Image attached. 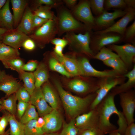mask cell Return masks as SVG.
<instances>
[{
	"mask_svg": "<svg viewBox=\"0 0 135 135\" xmlns=\"http://www.w3.org/2000/svg\"><path fill=\"white\" fill-rule=\"evenodd\" d=\"M115 96L109 92L95 108L99 117L98 128L105 134L117 130L124 135L128 125L122 112L116 106Z\"/></svg>",
	"mask_w": 135,
	"mask_h": 135,
	"instance_id": "1",
	"label": "cell"
},
{
	"mask_svg": "<svg viewBox=\"0 0 135 135\" xmlns=\"http://www.w3.org/2000/svg\"><path fill=\"white\" fill-rule=\"evenodd\" d=\"M54 84L65 111L72 119L90 110L91 104L96 97V92L83 97L73 95L66 91L56 80Z\"/></svg>",
	"mask_w": 135,
	"mask_h": 135,
	"instance_id": "2",
	"label": "cell"
},
{
	"mask_svg": "<svg viewBox=\"0 0 135 135\" xmlns=\"http://www.w3.org/2000/svg\"><path fill=\"white\" fill-rule=\"evenodd\" d=\"M56 9L57 35L58 36L68 32L81 33L87 31L84 24L77 20L72 14L70 10L63 4Z\"/></svg>",
	"mask_w": 135,
	"mask_h": 135,
	"instance_id": "3",
	"label": "cell"
},
{
	"mask_svg": "<svg viewBox=\"0 0 135 135\" xmlns=\"http://www.w3.org/2000/svg\"><path fill=\"white\" fill-rule=\"evenodd\" d=\"M57 33L56 19L49 20L28 36L34 41L36 46L42 48L46 44L50 42Z\"/></svg>",
	"mask_w": 135,
	"mask_h": 135,
	"instance_id": "4",
	"label": "cell"
},
{
	"mask_svg": "<svg viewBox=\"0 0 135 135\" xmlns=\"http://www.w3.org/2000/svg\"><path fill=\"white\" fill-rule=\"evenodd\" d=\"M91 32L86 31L84 34H78L74 32H68L64 37L67 40L68 44L73 49L91 58L94 54L90 47Z\"/></svg>",
	"mask_w": 135,
	"mask_h": 135,
	"instance_id": "5",
	"label": "cell"
},
{
	"mask_svg": "<svg viewBox=\"0 0 135 135\" xmlns=\"http://www.w3.org/2000/svg\"><path fill=\"white\" fill-rule=\"evenodd\" d=\"M126 79L123 75L98 78L99 88L96 91V96L91 105L90 110L95 109L112 88L124 83Z\"/></svg>",
	"mask_w": 135,
	"mask_h": 135,
	"instance_id": "6",
	"label": "cell"
},
{
	"mask_svg": "<svg viewBox=\"0 0 135 135\" xmlns=\"http://www.w3.org/2000/svg\"><path fill=\"white\" fill-rule=\"evenodd\" d=\"M74 17L82 22L87 31L91 32L95 28V18L91 11L89 0H82L72 9L70 10Z\"/></svg>",
	"mask_w": 135,
	"mask_h": 135,
	"instance_id": "7",
	"label": "cell"
},
{
	"mask_svg": "<svg viewBox=\"0 0 135 135\" xmlns=\"http://www.w3.org/2000/svg\"><path fill=\"white\" fill-rule=\"evenodd\" d=\"M94 34H91L90 47L94 55L102 48L119 42L122 39V36L114 33Z\"/></svg>",
	"mask_w": 135,
	"mask_h": 135,
	"instance_id": "8",
	"label": "cell"
},
{
	"mask_svg": "<svg viewBox=\"0 0 135 135\" xmlns=\"http://www.w3.org/2000/svg\"><path fill=\"white\" fill-rule=\"evenodd\" d=\"M120 103L122 112L128 125L134 123V114L135 109V91L132 89L120 94Z\"/></svg>",
	"mask_w": 135,
	"mask_h": 135,
	"instance_id": "9",
	"label": "cell"
},
{
	"mask_svg": "<svg viewBox=\"0 0 135 135\" xmlns=\"http://www.w3.org/2000/svg\"><path fill=\"white\" fill-rule=\"evenodd\" d=\"M107 46L116 52L129 70L132 69L135 62V46L134 44H127L119 45L114 44Z\"/></svg>",
	"mask_w": 135,
	"mask_h": 135,
	"instance_id": "10",
	"label": "cell"
},
{
	"mask_svg": "<svg viewBox=\"0 0 135 135\" xmlns=\"http://www.w3.org/2000/svg\"><path fill=\"white\" fill-rule=\"evenodd\" d=\"M78 60L82 76L100 78L123 76L112 69L102 71L98 70L92 66L88 60L85 57H82Z\"/></svg>",
	"mask_w": 135,
	"mask_h": 135,
	"instance_id": "11",
	"label": "cell"
},
{
	"mask_svg": "<svg viewBox=\"0 0 135 135\" xmlns=\"http://www.w3.org/2000/svg\"><path fill=\"white\" fill-rule=\"evenodd\" d=\"M126 9V14L120 19L109 27L104 30L96 31L94 34H102L111 32L123 36L128 25L134 20L135 16L134 8H127Z\"/></svg>",
	"mask_w": 135,
	"mask_h": 135,
	"instance_id": "12",
	"label": "cell"
},
{
	"mask_svg": "<svg viewBox=\"0 0 135 135\" xmlns=\"http://www.w3.org/2000/svg\"><path fill=\"white\" fill-rule=\"evenodd\" d=\"M74 119L75 125L79 130L98 128L99 117L96 109L80 115Z\"/></svg>",
	"mask_w": 135,
	"mask_h": 135,
	"instance_id": "13",
	"label": "cell"
},
{
	"mask_svg": "<svg viewBox=\"0 0 135 135\" xmlns=\"http://www.w3.org/2000/svg\"><path fill=\"white\" fill-rule=\"evenodd\" d=\"M68 86L75 92L84 95L94 92L99 88L98 78H96L90 82L80 78L74 79L68 83Z\"/></svg>",
	"mask_w": 135,
	"mask_h": 135,
	"instance_id": "14",
	"label": "cell"
},
{
	"mask_svg": "<svg viewBox=\"0 0 135 135\" xmlns=\"http://www.w3.org/2000/svg\"><path fill=\"white\" fill-rule=\"evenodd\" d=\"M43 117L44 124L42 129L44 134L56 133L62 128L63 118L58 110H53Z\"/></svg>",
	"mask_w": 135,
	"mask_h": 135,
	"instance_id": "15",
	"label": "cell"
},
{
	"mask_svg": "<svg viewBox=\"0 0 135 135\" xmlns=\"http://www.w3.org/2000/svg\"><path fill=\"white\" fill-rule=\"evenodd\" d=\"M126 12V9L124 10L116 9L111 12L104 10L101 14L95 18V28L102 29V30L109 27L115 22L116 19L122 17Z\"/></svg>",
	"mask_w": 135,
	"mask_h": 135,
	"instance_id": "16",
	"label": "cell"
},
{
	"mask_svg": "<svg viewBox=\"0 0 135 135\" xmlns=\"http://www.w3.org/2000/svg\"><path fill=\"white\" fill-rule=\"evenodd\" d=\"M30 103L36 108L38 115L43 117L53 110L48 104L43 96L41 88H35L30 96Z\"/></svg>",
	"mask_w": 135,
	"mask_h": 135,
	"instance_id": "17",
	"label": "cell"
},
{
	"mask_svg": "<svg viewBox=\"0 0 135 135\" xmlns=\"http://www.w3.org/2000/svg\"><path fill=\"white\" fill-rule=\"evenodd\" d=\"M21 86L16 78L6 74L4 70L0 72V90L6 94V97L15 93Z\"/></svg>",
	"mask_w": 135,
	"mask_h": 135,
	"instance_id": "18",
	"label": "cell"
},
{
	"mask_svg": "<svg viewBox=\"0 0 135 135\" xmlns=\"http://www.w3.org/2000/svg\"><path fill=\"white\" fill-rule=\"evenodd\" d=\"M29 38L28 35L15 28L8 30L4 34L2 41L7 45L18 49Z\"/></svg>",
	"mask_w": 135,
	"mask_h": 135,
	"instance_id": "19",
	"label": "cell"
},
{
	"mask_svg": "<svg viewBox=\"0 0 135 135\" xmlns=\"http://www.w3.org/2000/svg\"><path fill=\"white\" fill-rule=\"evenodd\" d=\"M53 52L55 58L63 65L66 70L71 76H81L78 60L64 56H60L56 54L54 52Z\"/></svg>",
	"mask_w": 135,
	"mask_h": 135,
	"instance_id": "20",
	"label": "cell"
},
{
	"mask_svg": "<svg viewBox=\"0 0 135 135\" xmlns=\"http://www.w3.org/2000/svg\"><path fill=\"white\" fill-rule=\"evenodd\" d=\"M123 76L128 78L127 81L122 84L115 86L110 91V92L115 96L128 91L135 87V64L132 69Z\"/></svg>",
	"mask_w": 135,
	"mask_h": 135,
	"instance_id": "21",
	"label": "cell"
},
{
	"mask_svg": "<svg viewBox=\"0 0 135 135\" xmlns=\"http://www.w3.org/2000/svg\"><path fill=\"white\" fill-rule=\"evenodd\" d=\"M10 0H7L0 11V28L8 30L14 29L13 15L10 8Z\"/></svg>",
	"mask_w": 135,
	"mask_h": 135,
	"instance_id": "22",
	"label": "cell"
},
{
	"mask_svg": "<svg viewBox=\"0 0 135 135\" xmlns=\"http://www.w3.org/2000/svg\"><path fill=\"white\" fill-rule=\"evenodd\" d=\"M13 12L14 27L17 28L27 6L28 1L26 0H11Z\"/></svg>",
	"mask_w": 135,
	"mask_h": 135,
	"instance_id": "23",
	"label": "cell"
},
{
	"mask_svg": "<svg viewBox=\"0 0 135 135\" xmlns=\"http://www.w3.org/2000/svg\"><path fill=\"white\" fill-rule=\"evenodd\" d=\"M41 88L43 96L47 103L53 110H58L59 106V100L52 86L49 83H46Z\"/></svg>",
	"mask_w": 135,
	"mask_h": 135,
	"instance_id": "24",
	"label": "cell"
},
{
	"mask_svg": "<svg viewBox=\"0 0 135 135\" xmlns=\"http://www.w3.org/2000/svg\"><path fill=\"white\" fill-rule=\"evenodd\" d=\"M30 8L26 7L20 22L16 28L28 35L32 31V20L34 14Z\"/></svg>",
	"mask_w": 135,
	"mask_h": 135,
	"instance_id": "25",
	"label": "cell"
},
{
	"mask_svg": "<svg viewBox=\"0 0 135 135\" xmlns=\"http://www.w3.org/2000/svg\"><path fill=\"white\" fill-rule=\"evenodd\" d=\"M33 73L35 79V86L36 88H40L41 86L48 80V71L44 63H41L38 65Z\"/></svg>",
	"mask_w": 135,
	"mask_h": 135,
	"instance_id": "26",
	"label": "cell"
},
{
	"mask_svg": "<svg viewBox=\"0 0 135 135\" xmlns=\"http://www.w3.org/2000/svg\"><path fill=\"white\" fill-rule=\"evenodd\" d=\"M103 63L105 65L112 68L121 75H124L129 71L125 64L119 57L110 58Z\"/></svg>",
	"mask_w": 135,
	"mask_h": 135,
	"instance_id": "27",
	"label": "cell"
},
{
	"mask_svg": "<svg viewBox=\"0 0 135 135\" xmlns=\"http://www.w3.org/2000/svg\"><path fill=\"white\" fill-rule=\"evenodd\" d=\"M19 77L24 82L23 86L31 96L36 87L35 79L33 72L21 70L18 72Z\"/></svg>",
	"mask_w": 135,
	"mask_h": 135,
	"instance_id": "28",
	"label": "cell"
},
{
	"mask_svg": "<svg viewBox=\"0 0 135 135\" xmlns=\"http://www.w3.org/2000/svg\"><path fill=\"white\" fill-rule=\"evenodd\" d=\"M20 58V53L18 49L2 42L0 45V60L1 61Z\"/></svg>",
	"mask_w": 135,
	"mask_h": 135,
	"instance_id": "29",
	"label": "cell"
},
{
	"mask_svg": "<svg viewBox=\"0 0 135 135\" xmlns=\"http://www.w3.org/2000/svg\"><path fill=\"white\" fill-rule=\"evenodd\" d=\"M0 100L2 110H7L10 114L15 116L17 112V100L15 93L10 95L6 99L2 98Z\"/></svg>",
	"mask_w": 135,
	"mask_h": 135,
	"instance_id": "30",
	"label": "cell"
},
{
	"mask_svg": "<svg viewBox=\"0 0 135 135\" xmlns=\"http://www.w3.org/2000/svg\"><path fill=\"white\" fill-rule=\"evenodd\" d=\"M9 123V135H25L24 124L17 120L15 116L10 114Z\"/></svg>",
	"mask_w": 135,
	"mask_h": 135,
	"instance_id": "31",
	"label": "cell"
},
{
	"mask_svg": "<svg viewBox=\"0 0 135 135\" xmlns=\"http://www.w3.org/2000/svg\"><path fill=\"white\" fill-rule=\"evenodd\" d=\"M52 8L46 5L41 6L33 12V14L40 17L48 20H55L56 16L52 10Z\"/></svg>",
	"mask_w": 135,
	"mask_h": 135,
	"instance_id": "32",
	"label": "cell"
},
{
	"mask_svg": "<svg viewBox=\"0 0 135 135\" xmlns=\"http://www.w3.org/2000/svg\"><path fill=\"white\" fill-rule=\"evenodd\" d=\"M50 53L51 57L49 60V64L50 68L68 78H70L71 75L67 71L63 65L55 58L53 52Z\"/></svg>",
	"mask_w": 135,
	"mask_h": 135,
	"instance_id": "33",
	"label": "cell"
},
{
	"mask_svg": "<svg viewBox=\"0 0 135 135\" xmlns=\"http://www.w3.org/2000/svg\"><path fill=\"white\" fill-rule=\"evenodd\" d=\"M63 4L62 0H35L32 2L30 8L33 11L41 6L46 5L56 9Z\"/></svg>",
	"mask_w": 135,
	"mask_h": 135,
	"instance_id": "34",
	"label": "cell"
},
{
	"mask_svg": "<svg viewBox=\"0 0 135 135\" xmlns=\"http://www.w3.org/2000/svg\"><path fill=\"white\" fill-rule=\"evenodd\" d=\"M28 102L29 104L27 109L20 119V122L24 124L32 120H37L39 117L35 107Z\"/></svg>",
	"mask_w": 135,
	"mask_h": 135,
	"instance_id": "35",
	"label": "cell"
},
{
	"mask_svg": "<svg viewBox=\"0 0 135 135\" xmlns=\"http://www.w3.org/2000/svg\"><path fill=\"white\" fill-rule=\"evenodd\" d=\"M37 120H32L25 125V135H43L42 128L39 127L36 124Z\"/></svg>",
	"mask_w": 135,
	"mask_h": 135,
	"instance_id": "36",
	"label": "cell"
},
{
	"mask_svg": "<svg viewBox=\"0 0 135 135\" xmlns=\"http://www.w3.org/2000/svg\"><path fill=\"white\" fill-rule=\"evenodd\" d=\"M119 57L118 55L109 48L104 47L102 48L97 54L93 55L91 58L102 61H105L110 58Z\"/></svg>",
	"mask_w": 135,
	"mask_h": 135,
	"instance_id": "37",
	"label": "cell"
},
{
	"mask_svg": "<svg viewBox=\"0 0 135 135\" xmlns=\"http://www.w3.org/2000/svg\"><path fill=\"white\" fill-rule=\"evenodd\" d=\"M62 128L58 135H78L79 130L75 125L74 118L72 119L68 123L63 122Z\"/></svg>",
	"mask_w": 135,
	"mask_h": 135,
	"instance_id": "38",
	"label": "cell"
},
{
	"mask_svg": "<svg viewBox=\"0 0 135 135\" xmlns=\"http://www.w3.org/2000/svg\"><path fill=\"white\" fill-rule=\"evenodd\" d=\"M4 67L15 70L18 72L24 64L23 60L20 58L12 59L1 61Z\"/></svg>",
	"mask_w": 135,
	"mask_h": 135,
	"instance_id": "39",
	"label": "cell"
},
{
	"mask_svg": "<svg viewBox=\"0 0 135 135\" xmlns=\"http://www.w3.org/2000/svg\"><path fill=\"white\" fill-rule=\"evenodd\" d=\"M90 9L92 12L96 16L101 14L104 10V0H90Z\"/></svg>",
	"mask_w": 135,
	"mask_h": 135,
	"instance_id": "40",
	"label": "cell"
},
{
	"mask_svg": "<svg viewBox=\"0 0 135 135\" xmlns=\"http://www.w3.org/2000/svg\"><path fill=\"white\" fill-rule=\"evenodd\" d=\"M104 7L107 9L112 8L120 9L127 8L124 0H105Z\"/></svg>",
	"mask_w": 135,
	"mask_h": 135,
	"instance_id": "41",
	"label": "cell"
},
{
	"mask_svg": "<svg viewBox=\"0 0 135 135\" xmlns=\"http://www.w3.org/2000/svg\"><path fill=\"white\" fill-rule=\"evenodd\" d=\"M15 94L18 101L29 102L30 95L24 86L20 87Z\"/></svg>",
	"mask_w": 135,
	"mask_h": 135,
	"instance_id": "42",
	"label": "cell"
},
{
	"mask_svg": "<svg viewBox=\"0 0 135 135\" xmlns=\"http://www.w3.org/2000/svg\"><path fill=\"white\" fill-rule=\"evenodd\" d=\"M48 20L42 18L34 14L32 22V31L40 27Z\"/></svg>",
	"mask_w": 135,
	"mask_h": 135,
	"instance_id": "43",
	"label": "cell"
},
{
	"mask_svg": "<svg viewBox=\"0 0 135 135\" xmlns=\"http://www.w3.org/2000/svg\"><path fill=\"white\" fill-rule=\"evenodd\" d=\"M99 128H95L79 130L78 135H104Z\"/></svg>",
	"mask_w": 135,
	"mask_h": 135,
	"instance_id": "44",
	"label": "cell"
},
{
	"mask_svg": "<svg viewBox=\"0 0 135 135\" xmlns=\"http://www.w3.org/2000/svg\"><path fill=\"white\" fill-rule=\"evenodd\" d=\"M124 34L125 40L128 41L132 40L135 36V20L127 29H126Z\"/></svg>",
	"mask_w": 135,
	"mask_h": 135,
	"instance_id": "45",
	"label": "cell"
},
{
	"mask_svg": "<svg viewBox=\"0 0 135 135\" xmlns=\"http://www.w3.org/2000/svg\"><path fill=\"white\" fill-rule=\"evenodd\" d=\"M38 65L36 60H31L26 64H24L22 67L21 70L24 71L33 72L36 69Z\"/></svg>",
	"mask_w": 135,
	"mask_h": 135,
	"instance_id": "46",
	"label": "cell"
},
{
	"mask_svg": "<svg viewBox=\"0 0 135 135\" xmlns=\"http://www.w3.org/2000/svg\"><path fill=\"white\" fill-rule=\"evenodd\" d=\"M29 102L18 101L17 105L18 116L20 119L24 114L28 105Z\"/></svg>",
	"mask_w": 135,
	"mask_h": 135,
	"instance_id": "47",
	"label": "cell"
},
{
	"mask_svg": "<svg viewBox=\"0 0 135 135\" xmlns=\"http://www.w3.org/2000/svg\"><path fill=\"white\" fill-rule=\"evenodd\" d=\"M36 46L34 41L29 37L24 41L22 44V47L26 50L30 51L34 50Z\"/></svg>",
	"mask_w": 135,
	"mask_h": 135,
	"instance_id": "48",
	"label": "cell"
},
{
	"mask_svg": "<svg viewBox=\"0 0 135 135\" xmlns=\"http://www.w3.org/2000/svg\"><path fill=\"white\" fill-rule=\"evenodd\" d=\"M50 43L55 46H60L64 48L68 44L67 40L64 37L62 38H55L51 41Z\"/></svg>",
	"mask_w": 135,
	"mask_h": 135,
	"instance_id": "49",
	"label": "cell"
},
{
	"mask_svg": "<svg viewBox=\"0 0 135 135\" xmlns=\"http://www.w3.org/2000/svg\"><path fill=\"white\" fill-rule=\"evenodd\" d=\"M10 114L9 113L5 112L2 116L0 117V124L4 131L9 123Z\"/></svg>",
	"mask_w": 135,
	"mask_h": 135,
	"instance_id": "50",
	"label": "cell"
},
{
	"mask_svg": "<svg viewBox=\"0 0 135 135\" xmlns=\"http://www.w3.org/2000/svg\"><path fill=\"white\" fill-rule=\"evenodd\" d=\"M124 135H135V124L134 123L128 125Z\"/></svg>",
	"mask_w": 135,
	"mask_h": 135,
	"instance_id": "51",
	"label": "cell"
},
{
	"mask_svg": "<svg viewBox=\"0 0 135 135\" xmlns=\"http://www.w3.org/2000/svg\"><path fill=\"white\" fill-rule=\"evenodd\" d=\"M64 3L66 6L70 9L73 8L76 4L77 0H63Z\"/></svg>",
	"mask_w": 135,
	"mask_h": 135,
	"instance_id": "52",
	"label": "cell"
},
{
	"mask_svg": "<svg viewBox=\"0 0 135 135\" xmlns=\"http://www.w3.org/2000/svg\"><path fill=\"white\" fill-rule=\"evenodd\" d=\"M64 48L59 46H55L54 48V52L58 56L61 57L64 56L63 53V50Z\"/></svg>",
	"mask_w": 135,
	"mask_h": 135,
	"instance_id": "53",
	"label": "cell"
},
{
	"mask_svg": "<svg viewBox=\"0 0 135 135\" xmlns=\"http://www.w3.org/2000/svg\"><path fill=\"white\" fill-rule=\"evenodd\" d=\"M127 8H134L135 7V0H124Z\"/></svg>",
	"mask_w": 135,
	"mask_h": 135,
	"instance_id": "54",
	"label": "cell"
},
{
	"mask_svg": "<svg viewBox=\"0 0 135 135\" xmlns=\"http://www.w3.org/2000/svg\"><path fill=\"white\" fill-rule=\"evenodd\" d=\"M36 124L39 127L42 128L44 124V121L43 117H39L37 120Z\"/></svg>",
	"mask_w": 135,
	"mask_h": 135,
	"instance_id": "55",
	"label": "cell"
},
{
	"mask_svg": "<svg viewBox=\"0 0 135 135\" xmlns=\"http://www.w3.org/2000/svg\"><path fill=\"white\" fill-rule=\"evenodd\" d=\"M8 30L5 28H0V40L2 41L4 34Z\"/></svg>",
	"mask_w": 135,
	"mask_h": 135,
	"instance_id": "56",
	"label": "cell"
},
{
	"mask_svg": "<svg viewBox=\"0 0 135 135\" xmlns=\"http://www.w3.org/2000/svg\"><path fill=\"white\" fill-rule=\"evenodd\" d=\"M109 135H123L120 134L117 130L111 132L109 134Z\"/></svg>",
	"mask_w": 135,
	"mask_h": 135,
	"instance_id": "57",
	"label": "cell"
},
{
	"mask_svg": "<svg viewBox=\"0 0 135 135\" xmlns=\"http://www.w3.org/2000/svg\"><path fill=\"white\" fill-rule=\"evenodd\" d=\"M7 0H0V11L5 4Z\"/></svg>",
	"mask_w": 135,
	"mask_h": 135,
	"instance_id": "58",
	"label": "cell"
},
{
	"mask_svg": "<svg viewBox=\"0 0 135 135\" xmlns=\"http://www.w3.org/2000/svg\"><path fill=\"white\" fill-rule=\"evenodd\" d=\"M5 132V131L4 130L0 124V134H3Z\"/></svg>",
	"mask_w": 135,
	"mask_h": 135,
	"instance_id": "59",
	"label": "cell"
},
{
	"mask_svg": "<svg viewBox=\"0 0 135 135\" xmlns=\"http://www.w3.org/2000/svg\"><path fill=\"white\" fill-rule=\"evenodd\" d=\"M10 135V130L9 129L7 131H5L4 134H0V135Z\"/></svg>",
	"mask_w": 135,
	"mask_h": 135,
	"instance_id": "60",
	"label": "cell"
},
{
	"mask_svg": "<svg viewBox=\"0 0 135 135\" xmlns=\"http://www.w3.org/2000/svg\"><path fill=\"white\" fill-rule=\"evenodd\" d=\"M43 135H58L57 133H51L49 134H44Z\"/></svg>",
	"mask_w": 135,
	"mask_h": 135,
	"instance_id": "61",
	"label": "cell"
},
{
	"mask_svg": "<svg viewBox=\"0 0 135 135\" xmlns=\"http://www.w3.org/2000/svg\"><path fill=\"white\" fill-rule=\"evenodd\" d=\"M2 110V106H1V102L0 100V112Z\"/></svg>",
	"mask_w": 135,
	"mask_h": 135,
	"instance_id": "62",
	"label": "cell"
},
{
	"mask_svg": "<svg viewBox=\"0 0 135 135\" xmlns=\"http://www.w3.org/2000/svg\"><path fill=\"white\" fill-rule=\"evenodd\" d=\"M2 43V41L0 40V45Z\"/></svg>",
	"mask_w": 135,
	"mask_h": 135,
	"instance_id": "63",
	"label": "cell"
}]
</instances>
